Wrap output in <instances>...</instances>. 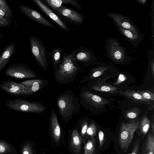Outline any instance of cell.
I'll return each mask as SVG.
<instances>
[{
	"mask_svg": "<svg viewBox=\"0 0 154 154\" xmlns=\"http://www.w3.org/2000/svg\"><path fill=\"white\" fill-rule=\"evenodd\" d=\"M81 69L71 54L65 53L62 56L61 63L54 70V78L61 84L71 83L74 81Z\"/></svg>",
	"mask_w": 154,
	"mask_h": 154,
	"instance_id": "6da1fadb",
	"label": "cell"
},
{
	"mask_svg": "<svg viewBox=\"0 0 154 154\" xmlns=\"http://www.w3.org/2000/svg\"><path fill=\"white\" fill-rule=\"evenodd\" d=\"M57 105L62 120L68 122L72 115L79 113L80 105L76 97L71 90H67L57 97Z\"/></svg>",
	"mask_w": 154,
	"mask_h": 154,
	"instance_id": "7a4b0ae2",
	"label": "cell"
},
{
	"mask_svg": "<svg viewBox=\"0 0 154 154\" xmlns=\"http://www.w3.org/2000/svg\"><path fill=\"white\" fill-rule=\"evenodd\" d=\"M105 55L113 62L123 64L130 62L132 58L127 54L126 48L122 46L117 38L109 37L106 40Z\"/></svg>",
	"mask_w": 154,
	"mask_h": 154,
	"instance_id": "3957f363",
	"label": "cell"
},
{
	"mask_svg": "<svg viewBox=\"0 0 154 154\" xmlns=\"http://www.w3.org/2000/svg\"><path fill=\"white\" fill-rule=\"evenodd\" d=\"M5 102V106L9 109L23 112L41 113L47 109L44 104L38 101L15 99L6 100Z\"/></svg>",
	"mask_w": 154,
	"mask_h": 154,
	"instance_id": "277c9868",
	"label": "cell"
},
{
	"mask_svg": "<svg viewBox=\"0 0 154 154\" xmlns=\"http://www.w3.org/2000/svg\"><path fill=\"white\" fill-rule=\"evenodd\" d=\"M29 43L32 54L37 63L44 70H47L48 54L42 41L39 38L32 35L29 37Z\"/></svg>",
	"mask_w": 154,
	"mask_h": 154,
	"instance_id": "5b68a950",
	"label": "cell"
},
{
	"mask_svg": "<svg viewBox=\"0 0 154 154\" xmlns=\"http://www.w3.org/2000/svg\"><path fill=\"white\" fill-rule=\"evenodd\" d=\"M139 124V122L135 121L121 123L119 132V141L121 149L124 152H127Z\"/></svg>",
	"mask_w": 154,
	"mask_h": 154,
	"instance_id": "8992f818",
	"label": "cell"
},
{
	"mask_svg": "<svg viewBox=\"0 0 154 154\" xmlns=\"http://www.w3.org/2000/svg\"><path fill=\"white\" fill-rule=\"evenodd\" d=\"M4 74L8 76L18 79H32L38 77L33 69L22 63L9 66L6 69Z\"/></svg>",
	"mask_w": 154,
	"mask_h": 154,
	"instance_id": "52a82bcc",
	"label": "cell"
},
{
	"mask_svg": "<svg viewBox=\"0 0 154 154\" xmlns=\"http://www.w3.org/2000/svg\"><path fill=\"white\" fill-rule=\"evenodd\" d=\"M80 103L85 107L89 106L100 107L109 103L106 100L82 89L80 93Z\"/></svg>",
	"mask_w": 154,
	"mask_h": 154,
	"instance_id": "ba28073f",
	"label": "cell"
},
{
	"mask_svg": "<svg viewBox=\"0 0 154 154\" xmlns=\"http://www.w3.org/2000/svg\"><path fill=\"white\" fill-rule=\"evenodd\" d=\"M70 54L77 63H80L85 66L92 64L96 60L93 52L86 48H79L72 51Z\"/></svg>",
	"mask_w": 154,
	"mask_h": 154,
	"instance_id": "9c48e42d",
	"label": "cell"
},
{
	"mask_svg": "<svg viewBox=\"0 0 154 154\" xmlns=\"http://www.w3.org/2000/svg\"><path fill=\"white\" fill-rule=\"evenodd\" d=\"M107 15L113 20L114 24L116 25L135 33L142 34L138 27L129 17L114 12L108 13Z\"/></svg>",
	"mask_w": 154,
	"mask_h": 154,
	"instance_id": "30bf717a",
	"label": "cell"
},
{
	"mask_svg": "<svg viewBox=\"0 0 154 154\" xmlns=\"http://www.w3.org/2000/svg\"><path fill=\"white\" fill-rule=\"evenodd\" d=\"M48 83L47 80L42 79H34L23 81L20 83L25 88L20 96L26 97L37 93L46 87Z\"/></svg>",
	"mask_w": 154,
	"mask_h": 154,
	"instance_id": "8fae6325",
	"label": "cell"
},
{
	"mask_svg": "<svg viewBox=\"0 0 154 154\" xmlns=\"http://www.w3.org/2000/svg\"><path fill=\"white\" fill-rule=\"evenodd\" d=\"M18 8L22 13L32 20L53 29H57L55 26L34 9L24 5H19Z\"/></svg>",
	"mask_w": 154,
	"mask_h": 154,
	"instance_id": "7c38bea8",
	"label": "cell"
},
{
	"mask_svg": "<svg viewBox=\"0 0 154 154\" xmlns=\"http://www.w3.org/2000/svg\"><path fill=\"white\" fill-rule=\"evenodd\" d=\"M32 1L61 29L66 32L69 31V28L65 21L61 19L41 0H32Z\"/></svg>",
	"mask_w": 154,
	"mask_h": 154,
	"instance_id": "4fadbf2b",
	"label": "cell"
},
{
	"mask_svg": "<svg viewBox=\"0 0 154 154\" xmlns=\"http://www.w3.org/2000/svg\"><path fill=\"white\" fill-rule=\"evenodd\" d=\"M54 10L64 18L74 24L80 25L83 22V15L72 9L62 5Z\"/></svg>",
	"mask_w": 154,
	"mask_h": 154,
	"instance_id": "5bb4252c",
	"label": "cell"
},
{
	"mask_svg": "<svg viewBox=\"0 0 154 154\" xmlns=\"http://www.w3.org/2000/svg\"><path fill=\"white\" fill-rule=\"evenodd\" d=\"M0 88L6 93L18 97L22 93L25 88L20 83L12 80H5L0 84Z\"/></svg>",
	"mask_w": 154,
	"mask_h": 154,
	"instance_id": "9a60e30c",
	"label": "cell"
},
{
	"mask_svg": "<svg viewBox=\"0 0 154 154\" xmlns=\"http://www.w3.org/2000/svg\"><path fill=\"white\" fill-rule=\"evenodd\" d=\"M119 33L125 38L134 47L138 46L144 37L143 34H139L126 29L114 24Z\"/></svg>",
	"mask_w": 154,
	"mask_h": 154,
	"instance_id": "2e32d148",
	"label": "cell"
},
{
	"mask_svg": "<svg viewBox=\"0 0 154 154\" xmlns=\"http://www.w3.org/2000/svg\"><path fill=\"white\" fill-rule=\"evenodd\" d=\"M50 128L52 136L55 142L60 140L61 131L56 112L54 108L51 109L50 117Z\"/></svg>",
	"mask_w": 154,
	"mask_h": 154,
	"instance_id": "e0dca14e",
	"label": "cell"
},
{
	"mask_svg": "<svg viewBox=\"0 0 154 154\" xmlns=\"http://www.w3.org/2000/svg\"><path fill=\"white\" fill-rule=\"evenodd\" d=\"M15 43H10L5 48L0 56V72L10 61L15 51Z\"/></svg>",
	"mask_w": 154,
	"mask_h": 154,
	"instance_id": "ac0fdd59",
	"label": "cell"
},
{
	"mask_svg": "<svg viewBox=\"0 0 154 154\" xmlns=\"http://www.w3.org/2000/svg\"><path fill=\"white\" fill-rule=\"evenodd\" d=\"M121 95L132 100L135 102L149 104L150 101L146 100L137 91L134 90H127L125 91H118Z\"/></svg>",
	"mask_w": 154,
	"mask_h": 154,
	"instance_id": "d6986e66",
	"label": "cell"
},
{
	"mask_svg": "<svg viewBox=\"0 0 154 154\" xmlns=\"http://www.w3.org/2000/svg\"><path fill=\"white\" fill-rule=\"evenodd\" d=\"M44 1L53 10L59 8L63 4H69L81 10V5L76 0H44Z\"/></svg>",
	"mask_w": 154,
	"mask_h": 154,
	"instance_id": "ffe728a7",
	"label": "cell"
},
{
	"mask_svg": "<svg viewBox=\"0 0 154 154\" xmlns=\"http://www.w3.org/2000/svg\"><path fill=\"white\" fill-rule=\"evenodd\" d=\"M109 67L106 65L100 66L92 69L89 74L80 81L82 83L90 81L103 74L108 70Z\"/></svg>",
	"mask_w": 154,
	"mask_h": 154,
	"instance_id": "44dd1931",
	"label": "cell"
},
{
	"mask_svg": "<svg viewBox=\"0 0 154 154\" xmlns=\"http://www.w3.org/2000/svg\"><path fill=\"white\" fill-rule=\"evenodd\" d=\"M82 138L76 129L73 130L70 140V146L72 150L77 154L79 153L82 147Z\"/></svg>",
	"mask_w": 154,
	"mask_h": 154,
	"instance_id": "7402d4cb",
	"label": "cell"
},
{
	"mask_svg": "<svg viewBox=\"0 0 154 154\" xmlns=\"http://www.w3.org/2000/svg\"><path fill=\"white\" fill-rule=\"evenodd\" d=\"M62 52V50L59 47L54 48L52 50L51 57L52 66L54 70L61 62Z\"/></svg>",
	"mask_w": 154,
	"mask_h": 154,
	"instance_id": "603a6c76",
	"label": "cell"
},
{
	"mask_svg": "<svg viewBox=\"0 0 154 154\" xmlns=\"http://www.w3.org/2000/svg\"><path fill=\"white\" fill-rule=\"evenodd\" d=\"M0 154H17L15 147L6 140L0 139Z\"/></svg>",
	"mask_w": 154,
	"mask_h": 154,
	"instance_id": "cb8c5ba5",
	"label": "cell"
},
{
	"mask_svg": "<svg viewBox=\"0 0 154 154\" xmlns=\"http://www.w3.org/2000/svg\"><path fill=\"white\" fill-rule=\"evenodd\" d=\"M92 88L96 91L111 93L116 92L117 90V88L116 87L105 83H99L94 85Z\"/></svg>",
	"mask_w": 154,
	"mask_h": 154,
	"instance_id": "d4e9b609",
	"label": "cell"
},
{
	"mask_svg": "<svg viewBox=\"0 0 154 154\" xmlns=\"http://www.w3.org/2000/svg\"><path fill=\"white\" fill-rule=\"evenodd\" d=\"M144 154H154V136L149 134L148 136L143 150Z\"/></svg>",
	"mask_w": 154,
	"mask_h": 154,
	"instance_id": "484cf974",
	"label": "cell"
},
{
	"mask_svg": "<svg viewBox=\"0 0 154 154\" xmlns=\"http://www.w3.org/2000/svg\"><path fill=\"white\" fill-rule=\"evenodd\" d=\"M96 140L91 137L85 143L84 147V154H94L95 152Z\"/></svg>",
	"mask_w": 154,
	"mask_h": 154,
	"instance_id": "4316f807",
	"label": "cell"
},
{
	"mask_svg": "<svg viewBox=\"0 0 154 154\" xmlns=\"http://www.w3.org/2000/svg\"><path fill=\"white\" fill-rule=\"evenodd\" d=\"M20 154H34L33 144L29 140H26L20 146Z\"/></svg>",
	"mask_w": 154,
	"mask_h": 154,
	"instance_id": "83f0119b",
	"label": "cell"
},
{
	"mask_svg": "<svg viewBox=\"0 0 154 154\" xmlns=\"http://www.w3.org/2000/svg\"><path fill=\"white\" fill-rule=\"evenodd\" d=\"M141 131L144 135L148 132L150 125V121L146 116H144L143 118L140 125Z\"/></svg>",
	"mask_w": 154,
	"mask_h": 154,
	"instance_id": "f1b7e54d",
	"label": "cell"
},
{
	"mask_svg": "<svg viewBox=\"0 0 154 154\" xmlns=\"http://www.w3.org/2000/svg\"><path fill=\"white\" fill-rule=\"evenodd\" d=\"M137 91L146 100L150 101L154 100V93L147 91Z\"/></svg>",
	"mask_w": 154,
	"mask_h": 154,
	"instance_id": "f546056e",
	"label": "cell"
},
{
	"mask_svg": "<svg viewBox=\"0 0 154 154\" xmlns=\"http://www.w3.org/2000/svg\"><path fill=\"white\" fill-rule=\"evenodd\" d=\"M97 131V127L94 122H92L89 125L87 131V134L91 137L95 135Z\"/></svg>",
	"mask_w": 154,
	"mask_h": 154,
	"instance_id": "4dcf8cb0",
	"label": "cell"
},
{
	"mask_svg": "<svg viewBox=\"0 0 154 154\" xmlns=\"http://www.w3.org/2000/svg\"><path fill=\"white\" fill-rule=\"evenodd\" d=\"M0 9L5 12L13 15L11 9L5 0H0Z\"/></svg>",
	"mask_w": 154,
	"mask_h": 154,
	"instance_id": "1f68e13d",
	"label": "cell"
},
{
	"mask_svg": "<svg viewBox=\"0 0 154 154\" xmlns=\"http://www.w3.org/2000/svg\"><path fill=\"white\" fill-rule=\"evenodd\" d=\"M11 20L0 15V27H8Z\"/></svg>",
	"mask_w": 154,
	"mask_h": 154,
	"instance_id": "d6a6232c",
	"label": "cell"
},
{
	"mask_svg": "<svg viewBox=\"0 0 154 154\" xmlns=\"http://www.w3.org/2000/svg\"><path fill=\"white\" fill-rule=\"evenodd\" d=\"M140 148V140L137 138L134 143L130 154H139Z\"/></svg>",
	"mask_w": 154,
	"mask_h": 154,
	"instance_id": "836d02e7",
	"label": "cell"
},
{
	"mask_svg": "<svg viewBox=\"0 0 154 154\" xmlns=\"http://www.w3.org/2000/svg\"><path fill=\"white\" fill-rule=\"evenodd\" d=\"M88 123L87 121L83 120L81 126V134L83 137H84L87 133L88 128Z\"/></svg>",
	"mask_w": 154,
	"mask_h": 154,
	"instance_id": "e575fe53",
	"label": "cell"
},
{
	"mask_svg": "<svg viewBox=\"0 0 154 154\" xmlns=\"http://www.w3.org/2000/svg\"><path fill=\"white\" fill-rule=\"evenodd\" d=\"M99 147L101 149L103 145L104 141V135L103 132L101 130H100L98 133Z\"/></svg>",
	"mask_w": 154,
	"mask_h": 154,
	"instance_id": "d590c367",
	"label": "cell"
},
{
	"mask_svg": "<svg viewBox=\"0 0 154 154\" xmlns=\"http://www.w3.org/2000/svg\"><path fill=\"white\" fill-rule=\"evenodd\" d=\"M137 113L134 111H130L126 114V117L129 119H134L137 116Z\"/></svg>",
	"mask_w": 154,
	"mask_h": 154,
	"instance_id": "8d00e7d4",
	"label": "cell"
},
{
	"mask_svg": "<svg viewBox=\"0 0 154 154\" xmlns=\"http://www.w3.org/2000/svg\"><path fill=\"white\" fill-rule=\"evenodd\" d=\"M0 15L10 20H14L13 15H11L0 9Z\"/></svg>",
	"mask_w": 154,
	"mask_h": 154,
	"instance_id": "74e56055",
	"label": "cell"
},
{
	"mask_svg": "<svg viewBox=\"0 0 154 154\" xmlns=\"http://www.w3.org/2000/svg\"><path fill=\"white\" fill-rule=\"evenodd\" d=\"M125 79V77L122 74H120L118 78V81H117L116 83L117 84L120 83L122 82H123Z\"/></svg>",
	"mask_w": 154,
	"mask_h": 154,
	"instance_id": "f35d334b",
	"label": "cell"
},
{
	"mask_svg": "<svg viewBox=\"0 0 154 154\" xmlns=\"http://www.w3.org/2000/svg\"><path fill=\"white\" fill-rule=\"evenodd\" d=\"M146 1H147L146 0H137V2H140V3L143 5L145 4L146 3Z\"/></svg>",
	"mask_w": 154,
	"mask_h": 154,
	"instance_id": "ab89813d",
	"label": "cell"
},
{
	"mask_svg": "<svg viewBox=\"0 0 154 154\" xmlns=\"http://www.w3.org/2000/svg\"><path fill=\"white\" fill-rule=\"evenodd\" d=\"M152 129V134H154V122H153L151 125Z\"/></svg>",
	"mask_w": 154,
	"mask_h": 154,
	"instance_id": "60d3db41",
	"label": "cell"
},
{
	"mask_svg": "<svg viewBox=\"0 0 154 154\" xmlns=\"http://www.w3.org/2000/svg\"><path fill=\"white\" fill-rule=\"evenodd\" d=\"M3 35L2 34H0V40L3 37Z\"/></svg>",
	"mask_w": 154,
	"mask_h": 154,
	"instance_id": "b9f144b4",
	"label": "cell"
}]
</instances>
